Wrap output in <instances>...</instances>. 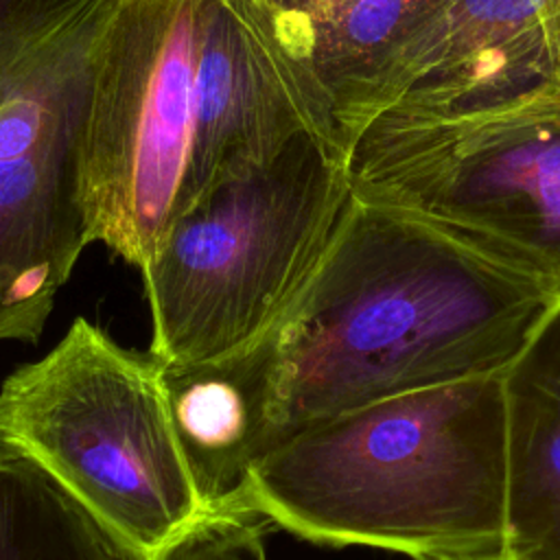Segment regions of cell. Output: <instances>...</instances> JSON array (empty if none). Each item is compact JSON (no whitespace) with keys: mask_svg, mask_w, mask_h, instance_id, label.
<instances>
[{"mask_svg":"<svg viewBox=\"0 0 560 560\" xmlns=\"http://www.w3.org/2000/svg\"><path fill=\"white\" fill-rule=\"evenodd\" d=\"M560 298L435 225L350 195L306 284L249 348L162 365L210 510L293 435L352 409L501 374Z\"/></svg>","mask_w":560,"mask_h":560,"instance_id":"1","label":"cell"},{"mask_svg":"<svg viewBox=\"0 0 560 560\" xmlns=\"http://www.w3.org/2000/svg\"><path fill=\"white\" fill-rule=\"evenodd\" d=\"M304 127L238 0H112L81 147L92 243L142 269L212 184Z\"/></svg>","mask_w":560,"mask_h":560,"instance_id":"2","label":"cell"},{"mask_svg":"<svg viewBox=\"0 0 560 560\" xmlns=\"http://www.w3.org/2000/svg\"><path fill=\"white\" fill-rule=\"evenodd\" d=\"M221 512H256L328 547L413 560H508L501 374L392 396L258 459Z\"/></svg>","mask_w":560,"mask_h":560,"instance_id":"3","label":"cell"},{"mask_svg":"<svg viewBox=\"0 0 560 560\" xmlns=\"http://www.w3.org/2000/svg\"><path fill=\"white\" fill-rule=\"evenodd\" d=\"M0 451L37 466L140 560H155L210 514L162 363L85 317L2 381Z\"/></svg>","mask_w":560,"mask_h":560,"instance_id":"4","label":"cell"},{"mask_svg":"<svg viewBox=\"0 0 560 560\" xmlns=\"http://www.w3.org/2000/svg\"><path fill=\"white\" fill-rule=\"evenodd\" d=\"M348 199L343 160L306 127L212 184L140 269L149 352L197 365L256 343L306 284Z\"/></svg>","mask_w":560,"mask_h":560,"instance_id":"5","label":"cell"},{"mask_svg":"<svg viewBox=\"0 0 560 560\" xmlns=\"http://www.w3.org/2000/svg\"><path fill=\"white\" fill-rule=\"evenodd\" d=\"M343 164L352 197L413 214L560 298V83L455 114L385 109Z\"/></svg>","mask_w":560,"mask_h":560,"instance_id":"6","label":"cell"},{"mask_svg":"<svg viewBox=\"0 0 560 560\" xmlns=\"http://www.w3.org/2000/svg\"><path fill=\"white\" fill-rule=\"evenodd\" d=\"M101 24L0 107V341H39L92 243L81 147Z\"/></svg>","mask_w":560,"mask_h":560,"instance_id":"7","label":"cell"},{"mask_svg":"<svg viewBox=\"0 0 560 560\" xmlns=\"http://www.w3.org/2000/svg\"><path fill=\"white\" fill-rule=\"evenodd\" d=\"M306 129L339 160L383 112L413 39L451 0H238Z\"/></svg>","mask_w":560,"mask_h":560,"instance_id":"8","label":"cell"},{"mask_svg":"<svg viewBox=\"0 0 560 560\" xmlns=\"http://www.w3.org/2000/svg\"><path fill=\"white\" fill-rule=\"evenodd\" d=\"M508 560H560V300L501 372Z\"/></svg>","mask_w":560,"mask_h":560,"instance_id":"9","label":"cell"},{"mask_svg":"<svg viewBox=\"0 0 560 560\" xmlns=\"http://www.w3.org/2000/svg\"><path fill=\"white\" fill-rule=\"evenodd\" d=\"M0 560H140L31 462L0 451Z\"/></svg>","mask_w":560,"mask_h":560,"instance_id":"10","label":"cell"},{"mask_svg":"<svg viewBox=\"0 0 560 560\" xmlns=\"http://www.w3.org/2000/svg\"><path fill=\"white\" fill-rule=\"evenodd\" d=\"M112 0H0V107L105 18Z\"/></svg>","mask_w":560,"mask_h":560,"instance_id":"11","label":"cell"},{"mask_svg":"<svg viewBox=\"0 0 560 560\" xmlns=\"http://www.w3.org/2000/svg\"><path fill=\"white\" fill-rule=\"evenodd\" d=\"M269 525L256 512H212L155 560H269Z\"/></svg>","mask_w":560,"mask_h":560,"instance_id":"12","label":"cell"},{"mask_svg":"<svg viewBox=\"0 0 560 560\" xmlns=\"http://www.w3.org/2000/svg\"><path fill=\"white\" fill-rule=\"evenodd\" d=\"M545 24H547V42H549V50H551V59H553V72L560 83V0L551 2Z\"/></svg>","mask_w":560,"mask_h":560,"instance_id":"13","label":"cell"}]
</instances>
